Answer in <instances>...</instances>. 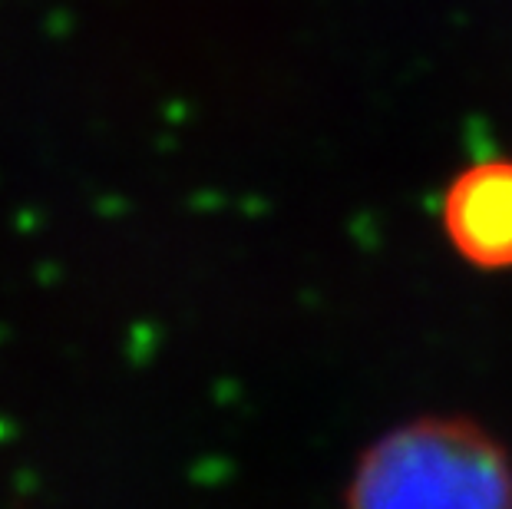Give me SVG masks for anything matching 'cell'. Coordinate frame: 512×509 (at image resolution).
Segmentation results:
<instances>
[{
	"label": "cell",
	"instance_id": "obj_1",
	"mask_svg": "<svg viewBox=\"0 0 512 509\" xmlns=\"http://www.w3.org/2000/svg\"><path fill=\"white\" fill-rule=\"evenodd\" d=\"M347 509H512V467L476 424L417 420L364 453Z\"/></svg>",
	"mask_w": 512,
	"mask_h": 509
},
{
	"label": "cell",
	"instance_id": "obj_2",
	"mask_svg": "<svg viewBox=\"0 0 512 509\" xmlns=\"http://www.w3.org/2000/svg\"><path fill=\"white\" fill-rule=\"evenodd\" d=\"M453 248L476 268H512V162L489 159L453 179L443 202Z\"/></svg>",
	"mask_w": 512,
	"mask_h": 509
}]
</instances>
